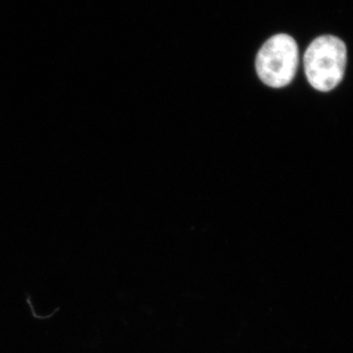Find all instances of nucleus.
<instances>
[{"label": "nucleus", "instance_id": "1", "mask_svg": "<svg viewBox=\"0 0 353 353\" xmlns=\"http://www.w3.org/2000/svg\"><path fill=\"white\" fill-rule=\"evenodd\" d=\"M347 62V46L341 39L330 34L315 39L303 57L309 85L318 92H331L343 81Z\"/></svg>", "mask_w": 353, "mask_h": 353}, {"label": "nucleus", "instance_id": "2", "mask_svg": "<svg viewBox=\"0 0 353 353\" xmlns=\"http://www.w3.org/2000/svg\"><path fill=\"white\" fill-rule=\"evenodd\" d=\"M299 63L296 41L287 34H278L265 41L255 59L257 76L273 88L287 87L296 77Z\"/></svg>", "mask_w": 353, "mask_h": 353}]
</instances>
